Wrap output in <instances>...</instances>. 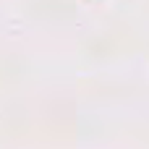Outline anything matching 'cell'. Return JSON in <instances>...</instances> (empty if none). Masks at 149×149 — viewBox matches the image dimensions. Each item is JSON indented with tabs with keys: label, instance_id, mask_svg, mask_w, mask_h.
Here are the masks:
<instances>
[]
</instances>
